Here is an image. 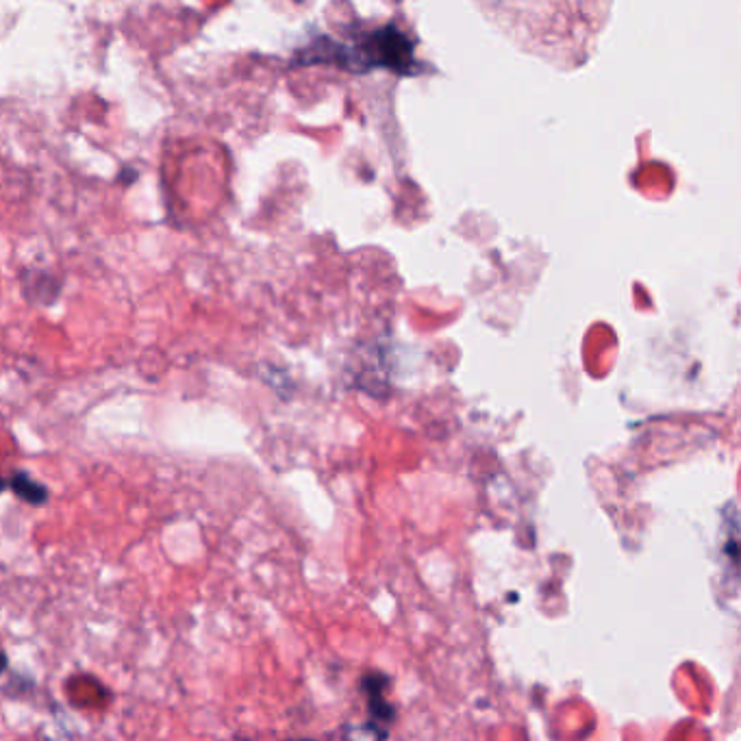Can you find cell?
I'll return each mask as SVG.
<instances>
[{"label": "cell", "instance_id": "2", "mask_svg": "<svg viewBox=\"0 0 741 741\" xmlns=\"http://www.w3.org/2000/svg\"><path fill=\"white\" fill-rule=\"evenodd\" d=\"M7 665H9V661H7V654H4V650L0 648V674L7 669Z\"/></svg>", "mask_w": 741, "mask_h": 741}, {"label": "cell", "instance_id": "1", "mask_svg": "<svg viewBox=\"0 0 741 741\" xmlns=\"http://www.w3.org/2000/svg\"><path fill=\"white\" fill-rule=\"evenodd\" d=\"M13 491L20 500L28 504H43L48 500V489L39 480L30 478L26 472H13L9 478H0V491Z\"/></svg>", "mask_w": 741, "mask_h": 741}]
</instances>
